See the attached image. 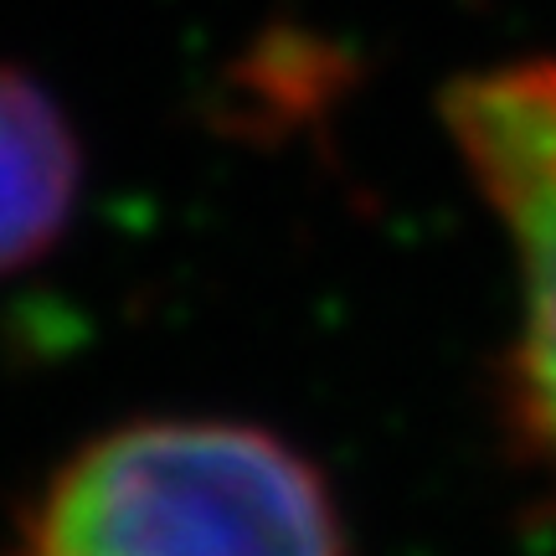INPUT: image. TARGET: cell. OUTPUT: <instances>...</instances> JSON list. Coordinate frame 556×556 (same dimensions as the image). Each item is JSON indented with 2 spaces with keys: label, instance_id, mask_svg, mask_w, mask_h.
Instances as JSON below:
<instances>
[{
  "label": "cell",
  "instance_id": "cell-2",
  "mask_svg": "<svg viewBox=\"0 0 556 556\" xmlns=\"http://www.w3.org/2000/svg\"><path fill=\"white\" fill-rule=\"evenodd\" d=\"M443 124L520 253L510 402L526 448L556 475V62H516L448 88Z\"/></svg>",
  "mask_w": 556,
  "mask_h": 556
},
{
  "label": "cell",
  "instance_id": "cell-1",
  "mask_svg": "<svg viewBox=\"0 0 556 556\" xmlns=\"http://www.w3.org/2000/svg\"><path fill=\"white\" fill-rule=\"evenodd\" d=\"M11 556H351L330 484L232 417H139L58 464Z\"/></svg>",
  "mask_w": 556,
  "mask_h": 556
},
{
  "label": "cell",
  "instance_id": "cell-3",
  "mask_svg": "<svg viewBox=\"0 0 556 556\" xmlns=\"http://www.w3.org/2000/svg\"><path fill=\"white\" fill-rule=\"evenodd\" d=\"M83 197V150L58 99L0 62V278L47 258Z\"/></svg>",
  "mask_w": 556,
  "mask_h": 556
}]
</instances>
